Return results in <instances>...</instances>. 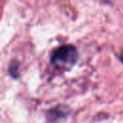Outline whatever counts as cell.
Masks as SVG:
<instances>
[{"label": "cell", "instance_id": "7a4b0ae2", "mask_svg": "<svg viewBox=\"0 0 123 123\" xmlns=\"http://www.w3.org/2000/svg\"><path fill=\"white\" fill-rule=\"evenodd\" d=\"M17 71H18V63L16 61H13L11 65H10V74L13 77V78H16L17 76Z\"/></svg>", "mask_w": 123, "mask_h": 123}, {"label": "cell", "instance_id": "3957f363", "mask_svg": "<svg viewBox=\"0 0 123 123\" xmlns=\"http://www.w3.org/2000/svg\"><path fill=\"white\" fill-rule=\"evenodd\" d=\"M118 58H119V60L123 62V50L120 52V54H119V56H118Z\"/></svg>", "mask_w": 123, "mask_h": 123}, {"label": "cell", "instance_id": "6da1fadb", "mask_svg": "<svg viewBox=\"0 0 123 123\" xmlns=\"http://www.w3.org/2000/svg\"><path fill=\"white\" fill-rule=\"evenodd\" d=\"M77 49L73 45L65 44L56 48L51 55V63L57 68H67L77 61Z\"/></svg>", "mask_w": 123, "mask_h": 123}]
</instances>
